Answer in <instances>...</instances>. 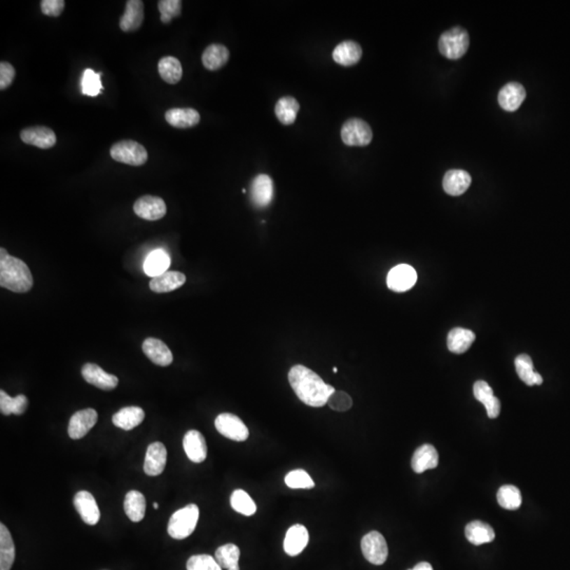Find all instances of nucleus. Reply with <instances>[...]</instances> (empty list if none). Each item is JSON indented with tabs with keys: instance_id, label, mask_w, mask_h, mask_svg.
Masks as SVG:
<instances>
[{
	"instance_id": "412c9836",
	"label": "nucleus",
	"mask_w": 570,
	"mask_h": 570,
	"mask_svg": "<svg viewBox=\"0 0 570 570\" xmlns=\"http://www.w3.org/2000/svg\"><path fill=\"white\" fill-rule=\"evenodd\" d=\"M183 447L187 457L193 463H202L207 457V445L205 438L197 430H189L185 434Z\"/></svg>"
},
{
	"instance_id": "e433bc0d",
	"label": "nucleus",
	"mask_w": 570,
	"mask_h": 570,
	"mask_svg": "<svg viewBox=\"0 0 570 570\" xmlns=\"http://www.w3.org/2000/svg\"><path fill=\"white\" fill-rule=\"evenodd\" d=\"M28 405V398L25 395H18L13 398V397L9 396L5 391H0V411L4 415L8 416L11 414L22 415L26 412Z\"/></svg>"
},
{
	"instance_id": "a211bd4d",
	"label": "nucleus",
	"mask_w": 570,
	"mask_h": 570,
	"mask_svg": "<svg viewBox=\"0 0 570 570\" xmlns=\"http://www.w3.org/2000/svg\"><path fill=\"white\" fill-rule=\"evenodd\" d=\"M310 534L307 528L300 524L292 526L285 534L283 548L285 553L290 557L300 555L309 544Z\"/></svg>"
},
{
	"instance_id": "49530a36",
	"label": "nucleus",
	"mask_w": 570,
	"mask_h": 570,
	"mask_svg": "<svg viewBox=\"0 0 570 570\" xmlns=\"http://www.w3.org/2000/svg\"><path fill=\"white\" fill-rule=\"evenodd\" d=\"M64 0H41V13L50 18H58L64 12Z\"/></svg>"
},
{
	"instance_id": "a19ab883",
	"label": "nucleus",
	"mask_w": 570,
	"mask_h": 570,
	"mask_svg": "<svg viewBox=\"0 0 570 570\" xmlns=\"http://www.w3.org/2000/svg\"><path fill=\"white\" fill-rule=\"evenodd\" d=\"M101 74H95L92 69L85 70L82 78V92L83 95L89 97H97L103 90L101 82Z\"/></svg>"
},
{
	"instance_id": "72a5a7b5",
	"label": "nucleus",
	"mask_w": 570,
	"mask_h": 570,
	"mask_svg": "<svg viewBox=\"0 0 570 570\" xmlns=\"http://www.w3.org/2000/svg\"><path fill=\"white\" fill-rule=\"evenodd\" d=\"M475 340V334L467 328H455L449 333L447 343L448 349L454 354H463L471 347Z\"/></svg>"
},
{
	"instance_id": "c85d7f7f",
	"label": "nucleus",
	"mask_w": 570,
	"mask_h": 570,
	"mask_svg": "<svg viewBox=\"0 0 570 570\" xmlns=\"http://www.w3.org/2000/svg\"><path fill=\"white\" fill-rule=\"evenodd\" d=\"M125 513L130 521L139 523L144 519L146 513V500L143 493L137 490L129 491L125 497Z\"/></svg>"
},
{
	"instance_id": "7c9ffc66",
	"label": "nucleus",
	"mask_w": 570,
	"mask_h": 570,
	"mask_svg": "<svg viewBox=\"0 0 570 570\" xmlns=\"http://www.w3.org/2000/svg\"><path fill=\"white\" fill-rule=\"evenodd\" d=\"M15 559V546L9 529L0 524V570H10Z\"/></svg>"
},
{
	"instance_id": "39448f33",
	"label": "nucleus",
	"mask_w": 570,
	"mask_h": 570,
	"mask_svg": "<svg viewBox=\"0 0 570 570\" xmlns=\"http://www.w3.org/2000/svg\"><path fill=\"white\" fill-rule=\"evenodd\" d=\"M469 43V34L467 31L457 27L443 33L438 41V49L445 57L449 60H459L468 51Z\"/></svg>"
},
{
	"instance_id": "c9c22d12",
	"label": "nucleus",
	"mask_w": 570,
	"mask_h": 570,
	"mask_svg": "<svg viewBox=\"0 0 570 570\" xmlns=\"http://www.w3.org/2000/svg\"><path fill=\"white\" fill-rule=\"evenodd\" d=\"M170 266V257L163 249H155L147 256L144 263V270L148 276H160L167 272Z\"/></svg>"
},
{
	"instance_id": "9b49d317",
	"label": "nucleus",
	"mask_w": 570,
	"mask_h": 570,
	"mask_svg": "<svg viewBox=\"0 0 570 570\" xmlns=\"http://www.w3.org/2000/svg\"><path fill=\"white\" fill-rule=\"evenodd\" d=\"M97 412L95 409H85L76 412L70 418L68 433L72 440H81L88 434L97 424Z\"/></svg>"
},
{
	"instance_id": "09e8293b",
	"label": "nucleus",
	"mask_w": 570,
	"mask_h": 570,
	"mask_svg": "<svg viewBox=\"0 0 570 570\" xmlns=\"http://www.w3.org/2000/svg\"><path fill=\"white\" fill-rule=\"evenodd\" d=\"M473 393L474 397L484 405L490 403L495 397L494 394H493L492 388H491L486 382H482V380H478V382L474 384Z\"/></svg>"
},
{
	"instance_id": "a18cd8bd",
	"label": "nucleus",
	"mask_w": 570,
	"mask_h": 570,
	"mask_svg": "<svg viewBox=\"0 0 570 570\" xmlns=\"http://www.w3.org/2000/svg\"><path fill=\"white\" fill-rule=\"evenodd\" d=\"M328 407L337 412H345L353 405L352 397L343 391H335L328 401Z\"/></svg>"
},
{
	"instance_id": "20e7f679",
	"label": "nucleus",
	"mask_w": 570,
	"mask_h": 570,
	"mask_svg": "<svg viewBox=\"0 0 570 570\" xmlns=\"http://www.w3.org/2000/svg\"><path fill=\"white\" fill-rule=\"evenodd\" d=\"M114 161L130 166H141L148 160V153L143 145L132 139L116 141L110 148Z\"/></svg>"
},
{
	"instance_id": "79ce46f5",
	"label": "nucleus",
	"mask_w": 570,
	"mask_h": 570,
	"mask_svg": "<svg viewBox=\"0 0 570 570\" xmlns=\"http://www.w3.org/2000/svg\"><path fill=\"white\" fill-rule=\"evenodd\" d=\"M286 486L292 489H311L315 486L310 474L305 470H293L289 472L284 480Z\"/></svg>"
},
{
	"instance_id": "603ef678",
	"label": "nucleus",
	"mask_w": 570,
	"mask_h": 570,
	"mask_svg": "<svg viewBox=\"0 0 570 570\" xmlns=\"http://www.w3.org/2000/svg\"><path fill=\"white\" fill-rule=\"evenodd\" d=\"M228 570H240V567H239V566H236V567L230 568V569Z\"/></svg>"
},
{
	"instance_id": "a878e982",
	"label": "nucleus",
	"mask_w": 570,
	"mask_h": 570,
	"mask_svg": "<svg viewBox=\"0 0 570 570\" xmlns=\"http://www.w3.org/2000/svg\"><path fill=\"white\" fill-rule=\"evenodd\" d=\"M185 282H186V276L183 272L167 270L164 274L151 279L149 286L153 292L163 294V293L172 292V291L181 288Z\"/></svg>"
},
{
	"instance_id": "c756f323",
	"label": "nucleus",
	"mask_w": 570,
	"mask_h": 570,
	"mask_svg": "<svg viewBox=\"0 0 570 570\" xmlns=\"http://www.w3.org/2000/svg\"><path fill=\"white\" fill-rule=\"evenodd\" d=\"M466 538L475 546L491 543L495 538V532L489 524L473 521L466 526Z\"/></svg>"
},
{
	"instance_id": "f3484780",
	"label": "nucleus",
	"mask_w": 570,
	"mask_h": 570,
	"mask_svg": "<svg viewBox=\"0 0 570 570\" xmlns=\"http://www.w3.org/2000/svg\"><path fill=\"white\" fill-rule=\"evenodd\" d=\"M167 461V450L162 443H153L147 448L144 471L147 475L158 476L163 473Z\"/></svg>"
},
{
	"instance_id": "de8ad7c7",
	"label": "nucleus",
	"mask_w": 570,
	"mask_h": 570,
	"mask_svg": "<svg viewBox=\"0 0 570 570\" xmlns=\"http://www.w3.org/2000/svg\"><path fill=\"white\" fill-rule=\"evenodd\" d=\"M15 68L10 62H0V90L4 91L11 86L15 78Z\"/></svg>"
},
{
	"instance_id": "f257e3e1",
	"label": "nucleus",
	"mask_w": 570,
	"mask_h": 570,
	"mask_svg": "<svg viewBox=\"0 0 570 570\" xmlns=\"http://www.w3.org/2000/svg\"><path fill=\"white\" fill-rule=\"evenodd\" d=\"M289 382L297 397L310 407L328 405V398L335 392L334 387L326 384L315 372L305 366H294L289 372Z\"/></svg>"
},
{
	"instance_id": "4c0bfd02",
	"label": "nucleus",
	"mask_w": 570,
	"mask_h": 570,
	"mask_svg": "<svg viewBox=\"0 0 570 570\" xmlns=\"http://www.w3.org/2000/svg\"><path fill=\"white\" fill-rule=\"evenodd\" d=\"M497 502L507 510H517L522 505V494L519 488L513 485H505L497 491Z\"/></svg>"
},
{
	"instance_id": "393cba45",
	"label": "nucleus",
	"mask_w": 570,
	"mask_h": 570,
	"mask_svg": "<svg viewBox=\"0 0 570 570\" xmlns=\"http://www.w3.org/2000/svg\"><path fill=\"white\" fill-rule=\"evenodd\" d=\"M471 176L465 170H449L443 180V187L448 195L457 197L463 195L471 185Z\"/></svg>"
},
{
	"instance_id": "ea45409f",
	"label": "nucleus",
	"mask_w": 570,
	"mask_h": 570,
	"mask_svg": "<svg viewBox=\"0 0 570 570\" xmlns=\"http://www.w3.org/2000/svg\"><path fill=\"white\" fill-rule=\"evenodd\" d=\"M240 549L237 545L226 544L219 547L216 550L215 559L218 562L222 569H230V568L239 566V559H240Z\"/></svg>"
},
{
	"instance_id": "864d4df0",
	"label": "nucleus",
	"mask_w": 570,
	"mask_h": 570,
	"mask_svg": "<svg viewBox=\"0 0 570 570\" xmlns=\"http://www.w3.org/2000/svg\"><path fill=\"white\" fill-rule=\"evenodd\" d=\"M333 372H334V373H337V372H338V370H337V368H334V369H333Z\"/></svg>"
},
{
	"instance_id": "473e14b6",
	"label": "nucleus",
	"mask_w": 570,
	"mask_h": 570,
	"mask_svg": "<svg viewBox=\"0 0 570 570\" xmlns=\"http://www.w3.org/2000/svg\"><path fill=\"white\" fill-rule=\"evenodd\" d=\"M300 110L298 101L293 97H283L279 99L274 106V114L280 120L281 124L289 126L294 124Z\"/></svg>"
},
{
	"instance_id": "6e6552de",
	"label": "nucleus",
	"mask_w": 570,
	"mask_h": 570,
	"mask_svg": "<svg viewBox=\"0 0 570 570\" xmlns=\"http://www.w3.org/2000/svg\"><path fill=\"white\" fill-rule=\"evenodd\" d=\"M216 429L220 434L235 442H245L249 431L241 418L232 413H221L215 420Z\"/></svg>"
},
{
	"instance_id": "2f4dec72",
	"label": "nucleus",
	"mask_w": 570,
	"mask_h": 570,
	"mask_svg": "<svg viewBox=\"0 0 570 570\" xmlns=\"http://www.w3.org/2000/svg\"><path fill=\"white\" fill-rule=\"evenodd\" d=\"M515 370L522 382L527 386H540L543 384V378L540 374L534 371V363L527 354H521L515 361Z\"/></svg>"
},
{
	"instance_id": "bb28decb",
	"label": "nucleus",
	"mask_w": 570,
	"mask_h": 570,
	"mask_svg": "<svg viewBox=\"0 0 570 570\" xmlns=\"http://www.w3.org/2000/svg\"><path fill=\"white\" fill-rule=\"evenodd\" d=\"M230 60V51L225 46L212 43L204 50L202 62L207 70L217 71L223 68Z\"/></svg>"
},
{
	"instance_id": "58836bf2",
	"label": "nucleus",
	"mask_w": 570,
	"mask_h": 570,
	"mask_svg": "<svg viewBox=\"0 0 570 570\" xmlns=\"http://www.w3.org/2000/svg\"><path fill=\"white\" fill-rule=\"evenodd\" d=\"M230 505L235 511L246 515V517L255 515L257 511V506L253 499L249 496L246 491L242 490V489H237L232 492V496H230Z\"/></svg>"
},
{
	"instance_id": "8fccbe9b",
	"label": "nucleus",
	"mask_w": 570,
	"mask_h": 570,
	"mask_svg": "<svg viewBox=\"0 0 570 570\" xmlns=\"http://www.w3.org/2000/svg\"><path fill=\"white\" fill-rule=\"evenodd\" d=\"M409 570H433V568H432L431 564L426 563V562H422V563H418L415 567Z\"/></svg>"
},
{
	"instance_id": "f704fd0d",
	"label": "nucleus",
	"mask_w": 570,
	"mask_h": 570,
	"mask_svg": "<svg viewBox=\"0 0 570 570\" xmlns=\"http://www.w3.org/2000/svg\"><path fill=\"white\" fill-rule=\"evenodd\" d=\"M160 76L167 84H178L183 76L182 64L180 60L174 56H165L161 58L158 64Z\"/></svg>"
},
{
	"instance_id": "cd10ccee",
	"label": "nucleus",
	"mask_w": 570,
	"mask_h": 570,
	"mask_svg": "<svg viewBox=\"0 0 570 570\" xmlns=\"http://www.w3.org/2000/svg\"><path fill=\"white\" fill-rule=\"evenodd\" d=\"M145 418L144 410L139 407H126L116 412L112 417L114 426L120 429L129 431L134 429L143 422Z\"/></svg>"
},
{
	"instance_id": "0eeeda50",
	"label": "nucleus",
	"mask_w": 570,
	"mask_h": 570,
	"mask_svg": "<svg viewBox=\"0 0 570 570\" xmlns=\"http://www.w3.org/2000/svg\"><path fill=\"white\" fill-rule=\"evenodd\" d=\"M361 550L366 559L374 565H382L388 559V544L384 536L378 531H371L363 536Z\"/></svg>"
},
{
	"instance_id": "2eb2a0df",
	"label": "nucleus",
	"mask_w": 570,
	"mask_h": 570,
	"mask_svg": "<svg viewBox=\"0 0 570 570\" xmlns=\"http://www.w3.org/2000/svg\"><path fill=\"white\" fill-rule=\"evenodd\" d=\"M82 375L88 384L102 390L111 391L118 384V378L116 375L108 374L95 363H86L83 367Z\"/></svg>"
},
{
	"instance_id": "c03bdc74",
	"label": "nucleus",
	"mask_w": 570,
	"mask_h": 570,
	"mask_svg": "<svg viewBox=\"0 0 570 570\" xmlns=\"http://www.w3.org/2000/svg\"><path fill=\"white\" fill-rule=\"evenodd\" d=\"M187 570H222L215 557L208 555H193L187 561Z\"/></svg>"
},
{
	"instance_id": "9d476101",
	"label": "nucleus",
	"mask_w": 570,
	"mask_h": 570,
	"mask_svg": "<svg viewBox=\"0 0 570 570\" xmlns=\"http://www.w3.org/2000/svg\"><path fill=\"white\" fill-rule=\"evenodd\" d=\"M417 281V272L408 264H399L389 272L387 285L393 292L403 293L411 290Z\"/></svg>"
},
{
	"instance_id": "ddd939ff",
	"label": "nucleus",
	"mask_w": 570,
	"mask_h": 570,
	"mask_svg": "<svg viewBox=\"0 0 570 570\" xmlns=\"http://www.w3.org/2000/svg\"><path fill=\"white\" fill-rule=\"evenodd\" d=\"M74 507L87 525H97L101 519L99 506L95 496L88 491H80L74 496Z\"/></svg>"
},
{
	"instance_id": "5701e85b",
	"label": "nucleus",
	"mask_w": 570,
	"mask_h": 570,
	"mask_svg": "<svg viewBox=\"0 0 570 570\" xmlns=\"http://www.w3.org/2000/svg\"><path fill=\"white\" fill-rule=\"evenodd\" d=\"M438 461L440 457L436 449L432 445H422L412 457V469L415 473H424L426 470L438 467Z\"/></svg>"
},
{
	"instance_id": "6ab92c4d",
	"label": "nucleus",
	"mask_w": 570,
	"mask_h": 570,
	"mask_svg": "<svg viewBox=\"0 0 570 570\" xmlns=\"http://www.w3.org/2000/svg\"><path fill=\"white\" fill-rule=\"evenodd\" d=\"M143 352L145 355L160 367H167L174 361V356L169 347L160 339L149 337L143 342Z\"/></svg>"
},
{
	"instance_id": "423d86ee",
	"label": "nucleus",
	"mask_w": 570,
	"mask_h": 570,
	"mask_svg": "<svg viewBox=\"0 0 570 570\" xmlns=\"http://www.w3.org/2000/svg\"><path fill=\"white\" fill-rule=\"evenodd\" d=\"M373 139L371 127L361 118H349L341 127V139L347 146H368Z\"/></svg>"
},
{
	"instance_id": "37998d69",
	"label": "nucleus",
	"mask_w": 570,
	"mask_h": 570,
	"mask_svg": "<svg viewBox=\"0 0 570 570\" xmlns=\"http://www.w3.org/2000/svg\"><path fill=\"white\" fill-rule=\"evenodd\" d=\"M161 20L163 24H169L174 18L181 15L182 1L180 0H160L158 3Z\"/></svg>"
},
{
	"instance_id": "b1692460",
	"label": "nucleus",
	"mask_w": 570,
	"mask_h": 570,
	"mask_svg": "<svg viewBox=\"0 0 570 570\" xmlns=\"http://www.w3.org/2000/svg\"><path fill=\"white\" fill-rule=\"evenodd\" d=\"M165 120L174 128L187 129L197 126L201 120V116L193 108H172L166 111Z\"/></svg>"
},
{
	"instance_id": "f03ea898",
	"label": "nucleus",
	"mask_w": 570,
	"mask_h": 570,
	"mask_svg": "<svg viewBox=\"0 0 570 570\" xmlns=\"http://www.w3.org/2000/svg\"><path fill=\"white\" fill-rule=\"evenodd\" d=\"M0 286L14 293H27L33 286L30 268L5 249H0Z\"/></svg>"
},
{
	"instance_id": "dca6fc26",
	"label": "nucleus",
	"mask_w": 570,
	"mask_h": 570,
	"mask_svg": "<svg viewBox=\"0 0 570 570\" xmlns=\"http://www.w3.org/2000/svg\"><path fill=\"white\" fill-rule=\"evenodd\" d=\"M144 22V3L141 0H128L124 14L120 16V28L123 32L139 30Z\"/></svg>"
},
{
	"instance_id": "f8f14e48",
	"label": "nucleus",
	"mask_w": 570,
	"mask_h": 570,
	"mask_svg": "<svg viewBox=\"0 0 570 570\" xmlns=\"http://www.w3.org/2000/svg\"><path fill=\"white\" fill-rule=\"evenodd\" d=\"M20 139L25 144L37 147L39 149H50L55 146V132L49 127L34 126L28 127L20 131Z\"/></svg>"
},
{
	"instance_id": "1a4fd4ad",
	"label": "nucleus",
	"mask_w": 570,
	"mask_h": 570,
	"mask_svg": "<svg viewBox=\"0 0 570 570\" xmlns=\"http://www.w3.org/2000/svg\"><path fill=\"white\" fill-rule=\"evenodd\" d=\"M135 215L147 221H157L165 217L167 212L165 201L155 195H144L139 197L133 205Z\"/></svg>"
},
{
	"instance_id": "7ed1b4c3",
	"label": "nucleus",
	"mask_w": 570,
	"mask_h": 570,
	"mask_svg": "<svg viewBox=\"0 0 570 570\" xmlns=\"http://www.w3.org/2000/svg\"><path fill=\"white\" fill-rule=\"evenodd\" d=\"M199 507L189 504L176 511L168 523V534L174 540H184L193 534L199 521Z\"/></svg>"
},
{
	"instance_id": "3c124183",
	"label": "nucleus",
	"mask_w": 570,
	"mask_h": 570,
	"mask_svg": "<svg viewBox=\"0 0 570 570\" xmlns=\"http://www.w3.org/2000/svg\"><path fill=\"white\" fill-rule=\"evenodd\" d=\"M153 508L159 509V504H158V503H153Z\"/></svg>"
},
{
	"instance_id": "4be33fe9",
	"label": "nucleus",
	"mask_w": 570,
	"mask_h": 570,
	"mask_svg": "<svg viewBox=\"0 0 570 570\" xmlns=\"http://www.w3.org/2000/svg\"><path fill=\"white\" fill-rule=\"evenodd\" d=\"M332 56L336 64L343 67H351L361 62L363 49L356 41H345L335 47Z\"/></svg>"
},
{
	"instance_id": "4468645a",
	"label": "nucleus",
	"mask_w": 570,
	"mask_h": 570,
	"mask_svg": "<svg viewBox=\"0 0 570 570\" xmlns=\"http://www.w3.org/2000/svg\"><path fill=\"white\" fill-rule=\"evenodd\" d=\"M251 199L258 208H265L274 199V183L267 174H259L251 186Z\"/></svg>"
},
{
	"instance_id": "aec40b11",
	"label": "nucleus",
	"mask_w": 570,
	"mask_h": 570,
	"mask_svg": "<svg viewBox=\"0 0 570 570\" xmlns=\"http://www.w3.org/2000/svg\"><path fill=\"white\" fill-rule=\"evenodd\" d=\"M525 88L520 83L511 82L505 85L499 93V104L503 109L515 112L525 101Z\"/></svg>"
}]
</instances>
